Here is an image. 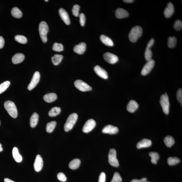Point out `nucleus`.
<instances>
[{
  "instance_id": "f257e3e1",
  "label": "nucleus",
  "mask_w": 182,
  "mask_h": 182,
  "mask_svg": "<svg viewBox=\"0 0 182 182\" xmlns=\"http://www.w3.org/2000/svg\"><path fill=\"white\" fill-rule=\"evenodd\" d=\"M143 33L142 27L137 25L132 29L129 35V39L131 42L135 43L141 36Z\"/></svg>"
},
{
  "instance_id": "f03ea898",
  "label": "nucleus",
  "mask_w": 182,
  "mask_h": 182,
  "mask_svg": "<svg viewBox=\"0 0 182 182\" xmlns=\"http://www.w3.org/2000/svg\"><path fill=\"white\" fill-rule=\"evenodd\" d=\"M5 108L9 114L13 118H15L18 116V111L15 105L13 102L10 101L5 102L4 104Z\"/></svg>"
},
{
  "instance_id": "7ed1b4c3",
  "label": "nucleus",
  "mask_w": 182,
  "mask_h": 182,
  "mask_svg": "<svg viewBox=\"0 0 182 182\" xmlns=\"http://www.w3.org/2000/svg\"><path fill=\"white\" fill-rule=\"evenodd\" d=\"M78 116L76 113H73L68 116L64 125V130L66 132L69 131L74 127L78 120Z\"/></svg>"
},
{
  "instance_id": "20e7f679",
  "label": "nucleus",
  "mask_w": 182,
  "mask_h": 182,
  "mask_svg": "<svg viewBox=\"0 0 182 182\" xmlns=\"http://www.w3.org/2000/svg\"><path fill=\"white\" fill-rule=\"evenodd\" d=\"M39 30L43 42L45 43L47 41V34L49 31V27L46 22L42 21L41 22L39 25Z\"/></svg>"
},
{
  "instance_id": "39448f33",
  "label": "nucleus",
  "mask_w": 182,
  "mask_h": 182,
  "mask_svg": "<svg viewBox=\"0 0 182 182\" xmlns=\"http://www.w3.org/2000/svg\"><path fill=\"white\" fill-rule=\"evenodd\" d=\"M159 102L163 112L165 114H168L169 112L170 103L168 96L166 93L161 96Z\"/></svg>"
},
{
  "instance_id": "423d86ee",
  "label": "nucleus",
  "mask_w": 182,
  "mask_h": 182,
  "mask_svg": "<svg viewBox=\"0 0 182 182\" xmlns=\"http://www.w3.org/2000/svg\"><path fill=\"white\" fill-rule=\"evenodd\" d=\"M116 150L114 149H111L110 150L108 154V161L111 166L116 167L119 166V163L116 157Z\"/></svg>"
},
{
  "instance_id": "0eeeda50",
  "label": "nucleus",
  "mask_w": 182,
  "mask_h": 182,
  "mask_svg": "<svg viewBox=\"0 0 182 182\" xmlns=\"http://www.w3.org/2000/svg\"><path fill=\"white\" fill-rule=\"evenodd\" d=\"M76 88L82 92H86L92 90V88L86 83L80 80H77L74 82Z\"/></svg>"
},
{
  "instance_id": "6e6552de",
  "label": "nucleus",
  "mask_w": 182,
  "mask_h": 182,
  "mask_svg": "<svg viewBox=\"0 0 182 182\" xmlns=\"http://www.w3.org/2000/svg\"><path fill=\"white\" fill-rule=\"evenodd\" d=\"M155 64V61L153 59H151L147 61V62L143 67L141 71V74L143 76L147 75L153 69Z\"/></svg>"
},
{
  "instance_id": "1a4fd4ad",
  "label": "nucleus",
  "mask_w": 182,
  "mask_h": 182,
  "mask_svg": "<svg viewBox=\"0 0 182 182\" xmlns=\"http://www.w3.org/2000/svg\"><path fill=\"white\" fill-rule=\"evenodd\" d=\"M104 59L110 64H114L118 62V57L116 55L110 52H106L103 55Z\"/></svg>"
},
{
  "instance_id": "9d476101",
  "label": "nucleus",
  "mask_w": 182,
  "mask_h": 182,
  "mask_svg": "<svg viewBox=\"0 0 182 182\" xmlns=\"http://www.w3.org/2000/svg\"><path fill=\"white\" fill-rule=\"evenodd\" d=\"M40 75L39 72L37 71L35 72L33 76L30 83L28 86V89L29 90H32L36 86L40 81Z\"/></svg>"
},
{
  "instance_id": "9b49d317",
  "label": "nucleus",
  "mask_w": 182,
  "mask_h": 182,
  "mask_svg": "<svg viewBox=\"0 0 182 182\" xmlns=\"http://www.w3.org/2000/svg\"><path fill=\"white\" fill-rule=\"evenodd\" d=\"M96 125V123L95 120L90 119L85 122L82 128V131L86 133L90 132L95 127Z\"/></svg>"
},
{
  "instance_id": "f8f14e48",
  "label": "nucleus",
  "mask_w": 182,
  "mask_h": 182,
  "mask_svg": "<svg viewBox=\"0 0 182 182\" xmlns=\"http://www.w3.org/2000/svg\"><path fill=\"white\" fill-rule=\"evenodd\" d=\"M155 41L153 38H152L150 40L149 42L147 45L146 48L145 49V52L144 56L145 60L147 61H148L151 59L152 57V52L150 49L152 46H153Z\"/></svg>"
},
{
  "instance_id": "ddd939ff",
  "label": "nucleus",
  "mask_w": 182,
  "mask_h": 182,
  "mask_svg": "<svg viewBox=\"0 0 182 182\" xmlns=\"http://www.w3.org/2000/svg\"><path fill=\"white\" fill-rule=\"evenodd\" d=\"M43 166V161L41 156L39 155L36 156L35 161L34 168L35 171L39 172L42 169Z\"/></svg>"
},
{
  "instance_id": "4468645a",
  "label": "nucleus",
  "mask_w": 182,
  "mask_h": 182,
  "mask_svg": "<svg viewBox=\"0 0 182 182\" xmlns=\"http://www.w3.org/2000/svg\"><path fill=\"white\" fill-rule=\"evenodd\" d=\"M94 70L96 74L100 77L105 79L108 78L107 72L101 66H96L94 67Z\"/></svg>"
},
{
  "instance_id": "2eb2a0df",
  "label": "nucleus",
  "mask_w": 182,
  "mask_h": 182,
  "mask_svg": "<svg viewBox=\"0 0 182 182\" xmlns=\"http://www.w3.org/2000/svg\"><path fill=\"white\" fill-rule=\"evenodd\" d=\"M119 131L118 128L111 125L106 126L102 130L103 133L109 134H115L118 133Z\"/></svg>"
},
{
  "instance_id": "dca6fc26",
  "label": "nucleus",
  "mask_w": 182,
  "mask_h": 182,
  "mask_svg": "<svg viewBox=\"0 0 182 182\" xmlns=\"http://www.w3.org/2000/svg\"><path fill=\"white\" fill-rule=\"evenodd\" d=\"M59 14L61 19L66 25H69L70 24V20L69 16L66 11L64 9L60 8L59 10Z\"/></svg>"
},
{
  "instance_id": "f3484780",
  "label": "nucleus",
  "mask_w": 182,
  "mask_h": 182,
  "mask_svg": "<svg viewBox=\"0 0 182 182\" xmlns=\"http://www.w3.org/2000/svg\"><path fill=\"white\" fill-rule=\"evenodd\" d=\"M86 50V44L84 42H81L79 44L77 45L73 48L75 53L79 54H82L85 52Z\"/></svg>"
},
{
  "instance_id": "a211bd4d",
  "label": "nucleus",
  "mask_w": 182,
  "mask_h": 182,
  "mask_svg": "<svg viewBox=\"0 0 182 182\" xmlns=\"http://www.w3.org/2000/svg\"><path fill=\"white\" fill-rule=\"evenodd\" d=\"M174 12V7L171 3H169L164 11V14L165 17L170 18L172 16Z\"/></svg>"
},
{
  "instance_id": "6ab92c4d",
  "label": "nucleus",
  "mask_w": 182,
  "mask_h": 182,
  "mask_svg": "<svg viewBox=\"0 0 182 182\" xmlns=\"http://www.w3.org/2000/svg\"><path fill=\"white\" fill-rule=\"evenodd\" d=\"M139 105L137 102L134 100H131L129 102L127 107V110L130 113H134L138 109Z\"/></svg>"
},
{
  "instance_id": "aec40b11",
  "label": "nucleus",
  "mask_w": 182,
  "mask_h": 182,
  "mask_svg": "<svg viewBox=\"0 0 182 182\" xmlns=\"http://www.w3.org/2000/svg\"><path fill=\"white\" fill-rule=\"evenodd\" d=\"M115 13L116 17L119 19L127 18L129 16L128 11L122 8L117 9Z\"/></svg>"
},
{
  "instance_id": "412c9836",
  "label": "nucleus",
  "mask_w": 182,
  "mask_h": 182,
  "mask_svg": "<svg viewBox=\"0 0 182 182\" xmlns=\"http://www.w3.org/2000/svg\"><path fill=\"white\" fill-rule=\"evenodd\" d=\"M152 145L151 141L149 139H144L139 141L137 144V147L138 149L143 148L149 147Z\"/></svg>"
},
{
  "instance_id": "4be33fe9",
  "label": "nucleus",
  "mask_w": 182,
  "mask_h": 182,
  "mask_svg": "<svg viewBox=\"0 0 182 182\" xmlns=\"http://www.w3.org/2000/svg\"><path fill=\"white\" fill-rule=\"evenodd\" d=\"M25 58V56L23 54L17 53L12 57V62L15 64H19V63L23 62Z\"/></svg>"
},
{
  "instance_id": "5701e85b",
  "label": "nucleus",
  "mask_w": 182,
  "mask_h": 182,
  "mask_svg": "<svg viewBox=\"0 0 182 182\" xmlns=\"http://www.w3.org/2000/svg\"><path fill=\"white\" fill-rule=\"evenodd\" d=\"M100 40L104 44L106 45L112 47L114 46V43L113 41L109 37L104 35H102L100 37Z\"/></svg>"
},
{
  "instance_id": "b1692460",
  "label": "nucleus",
  "mask_w": 182,
  "mask_h": 182,
  "mask_svg": "<svg viewBox=\"0 0 182 182\" xmlns=\"http://www.w3.org/2000/svg\"><path fill=\"white\" fill-rule=\"evenodd\" d=\"M57 98V94L54 93L47 94L45 95L43 97L44 101L48 103L54 102L56 100Z\"/></svg>"
},
{
  "instance_id": "393cba45",
  "label": "nucleus",
  "mask_w": 182,
  "mask_h": 182,
  "mask_svg": "<svg viewBox=\"0 0 182 182\" xmlns=\"http://www.w3.org/2000/svg\"><path fill=\"white\" fill-rule=\"evenodd\" d=\"M13 157L14 160L17 162L20 163L21 162L22 160V157L21 155H20L19 152L18 148L16 147H14L13 148L12 151Z\"/></svg>"
},
{
  "instance_id": "a878e982",
  "label": "nucleus",
  "mask_w": 182,
  "mask_h": 182,
  "mask_svg": "<svg viewBox=\"0 0 182 182\" xmlns=\"http://www.w3.org/2000/svg\"><path fill=\"white\" fill-rule=\"evenodd\" d=\"M39 118V115L37 113H33L31 117L30 121V124L31 128H34L36 127L38 123Z\"/></svg>"
},
{
  "instance_id": "bb28decb",
  "label": "nucleus",
  "mask_w": 182,
  "mask_h": 182,
  "mask_svg": "<svg viewBox=\"0 0 182 182\" xmlns=\"http://www.w3.org/2000/svg\"><path fill=\"white\" fill-rule=\"evenodd\" d=\"M80 164L81 161L79 159H74L70 161L69 164V167L71 169H76L79 168Z\"/></svg>"
},
{
  "instance_id": "cd10ccee",
  "label": "nucleus",
  "mask_w": 182,
  "mask_h": 182,
  "mask_svg": "<svg viewBox=\"0 0 182 182\" xmlns=\"http://www.w3.org/2000/svg\"><path fill=\"white\" fill-rule=\"evenodd\" d=\"M63 58V56L62 55L55 54L52 57V62L54 65L57 66L62 62Z\"/></svg>"
},
{
  "instance_id": "c85d7f7f",
  "label": "nucleus",
  "mask_w": 182,
  "mask_h": 182,
  "mask_svg": "<svg viewBox=\"0 0 182 182\" xmlns=\"http://www.w3.org/2000/svg\"><path fill=\"white\" fill-rule=\"evenodd\" d=\"M165 144L168 147H171L175 143V140L173 137L167 136L164 139Z\"/></svg>"
},
{
  "instance_id": "c756f323",
  "label": "nucleus",
  "mask_w": 182,
  "mask_h": 182,
  "mask_svg": "<svg viewBox=\"0 0 182 182\" xmlns=\"http://www.w3.org/2000/svg\"><path fill=\"white\" fill-rule=\"evenodd\" d=\"M11 13L12 16L16 18H21L22 16L21 11L17 7H13L11 10Z\"/></svg>"
},
{
  "instance_id": "7c9ffc66",
  "label": "nucleus",
  "mask_w": 182,
  "mask_h": 182,
  "mask_svg": "<svg viewBox=\"0 0 182 182\" xmlns=\"http://www.w3.org/2000/svg\"><path fill=\"white\" fill-rule=\"evenodd\" d=\"M61 110L60 107H55L52 108L49 111L48 115L50 117H55L60 114Z\"/></svg>"
},
{
  "instance_id": "2f4dec72",
  "label": "nucleus",
  "mask_w": 182,
  "mask_h": 182,
  "mask_svg": "<svg viewBox=\"0 0 182 182\" xmlns=\"http://www.w3.org/2000/svg\"><path fill=\"white\" fill-rule=\"evenodd\" d=\"M56 125V122L54 121L48 122L46 125V131L48 133H51L54 130Z\"/></svg>"
},
{
  "instance_id": "473e14b6",
  "label": "nucleus",
  "mask_w": 182,
  "mask_h": 182,
  "mask_svg": "<svg viewBox=\"0 0 182 182\" xmlns=\"http://www.w3.org/2000/svg\"><path fill=\"white\" fill-rule=\"evenodd\" d=\"M149 155L151 157V161L153 164H156L157 163V161L159 158V156L156 152H150L149 153Z\"/></svg>"
},
{
  "instance_id": "72a5a7b5",
  "label": "nucleus",
  "mask_w": 182,
  "mask_h": 182,
  "mask_svg": "<svg viewBox=\"0 0 182 182\" xmlns=\"http://www.w3.org/2000/svg\"><path fill=\"white\" fill-rule=\"evenodd\" d=\"M176 43H177V39L175 37H169L168 41V47L171 48H173L175 47Z\"/></svg>"
},
{
  "instance_id": "f704fd0d",
  "label": "nucleus",
  "mask_w": 182,
  "mask_h": 182,
  "mask_svg": "<svg viewBox=\"0 0 182 182\" xmlns=\"http://www.w3.org/2000/svg\"><path fill=\"white\" fill-rule=\"evenodd\" d=\"M167 162L169 165L173 166L179 163L180 162V160L177 157H170L168 158Z\"/></svg>"
},
{
  "instance_id": "c9c22d12",
  "label": "nucleus",
  "mask_w": 182,
  "mask_h": 182,
  "mask_svg": "<svg viewBox=\"0 0 182 182\" xmlns=\"http://www.w3.org/2000/svg\"><path fill=\"white\" fill-rule=\"evenodd\" d=\"M15 39L17 42L22 44H25L27 42V38L22 35H17L15 37Z\"/></svg>"
},
{
  "instance_id": "e433bc0d",
  "label": "nucleus",
  "mask_w": 182,
  "mask_h": 182,
  "mask_svg": "<svg viewBox=\"0 0 182 182\" xmlns=\"http://www.w3.org/2000/svg\"><path fill=\"white\" fill-rule=\"evenodd\" d=\"M10 84V82L8 81H5L0 84V94L6 90Z\"/></svg>"
},
{
  "instance_id": "4c0bfd02",
  "label": "nucleus",
  "mask_w": 182,
  "mask_h": 182,
  "mask_svg": "<svg viewBox=\"0 0 182 182\" xmlns=\"http://www.w3.org/2000/svg\"><path fill=\"white\" fill-rule=\"evenodd\" d=\"M64 46L60 43H55L53 44L52 49L53 51L56 52H61L64 50Z\"/></svg>"
},
{
  "instance_id": "58836bf2",
  "label": "nucleus",
  "mask_w": 182,
  "mask_h": 182,
  "mask_svg": "<svg viewBox=\"0 0 182 182\" xmlns=\"http://www.w3.org/2000/svg\"><path fill=\"white\" fill-rule=\"evenodd\" d=\"M80 9V7L78 5H74L73 8L72 9V12L74 16L76 17H78L79 16V11Z\"/></svg>"
},
{
  "instance_id": "ea45409f",
  "label": "nucleus",
  "mask_w": 182,
  "mask_h": 182,
  "mask_svg": "<svg viewBox=\"0 0 182 182\" xmlns=\"http://www.w3.org/2000/svg\"><path fill=\"white\" fill-rule=\"evenodd\" d=\"M122 181V179L120 174L118 172H116L114 173L111 182H121Z\"/></svg>"
},
{
  "instance_id": "a19ab883",
  "label": "nucleus",
  "mask_w": 182,
  "mask_h": 182,
  "mask_svg": "<svg viewBox=\"0 0 182 182\" xmlns=\"http://www.w3.org/2000/svg\"><path fill=\"white\" fill-rule=\"evenodd\" d=\"M173 27L174 29L177 31L181 30L182 28V22L179 20H176L174 22Z\"/></svg>"
},
{
  "instance_id": "79ce46f5",
  "label": "nucleus",
  "mask_w": 182,
  "mask_h": 182,
  "mask_svg": "<svg viewBox=\"0 0 182 182\" xmlns=\"http://www.w3.org/2000/svg\"><path fill=\"white\" fill-rule=\"evenodd\" d=\"M80 22L82 27H83L85 25V21H86V18L85 15L82 13L79 15Z\"/></svg>"
},
{
  "instance_id": "37998d69",
  "label": "nucleus",
  "mask_w": 182,
  "mask_h": 182,
  "mask_svg": "<svg viewBox=\"0 0 182 182\" xmlns=\"http://www.w3.org/2000/svg\"><path fill=\"white\" fill-rule=\"evenodd\" d=\"M57 177L59 181L62 182H65L67 179L65 174L62 173L60 172L57 174Z\"/></svg>"
},
{
  "instance_id": "c03bdc74",
  "label": "nucleus",
  "mask_w": 182,
  "mask_h": 182,
  "mask_svg": "<svg viewBox=\"0 0 182 182\" xmlns=\"http://www.w3.org/2000/svg\"><path fill=\"white\" fill-rule=\"evenodd\" d=\"M177 98L178 101L180 103H182V89H179L178 90L177 92Z\"/></svg>"
},
{
  "instance_id": "a18cd8bd",
  "label": "nucleus",
  "mask_w": 182,
  "mask_h": 182,
  "mask_svg": "<svg viewBox=\"0 0 182 182\" xmlns=\"http://www.w3.org/2000/svg\"><path fill=\"white\" fill-rule=\"evenodd\" d=\"M106 179V174L104 172H102L100 174L98 178V182H105Z\"/></svg>"
},
{
  "instance_id": "49530a36",
  "label": "nucleus",
  "mask_w": 182,
  "mask_h": 182,
  "mask_svg": "<svg viewBox=\"0 0 182 182\" xmlns=\"http://www.w3.org/2000/svg\"><path fill=\"white\" fill-rule=\"evenodd\" d=\"M147 180V178H143L139 180L138 179H134L132 180L131 182H144L146 181Z\"/></svg>"
},
{
  "instance_id": "de8ad7c7",
  "label": "nucleus",
  "mask_w": 182,
  "mask_h": 182,
  "mask_svg": "<svg viewBox=\"0 0 182 182\" xmlns=\"http://www.w3.org/2000/svg\"><path fill=\"white\" fill-rule=\"evenodd\" d=\"M5 40L3 37L0 36V49H1L4 46Z\"/></svg>"
},
{
  "instance_id": "09e8293b",
  "label": "nucleus",
  "mask_w": 182,
  "mask_h": 182,
  "mask_svg": "<svg viewBox=\"0 0 182 182\" xmlns=\"http://www.w3.org/2000/svg\"><path fill=\"white\" fill-rule=\"evenodd\" d=\"M4 181L5 182H15L12 180L8 179V178H5L4 179Z\"/></svg>"
},
{
  "instance_id": "8fccbe9b",
  "label": "nucleus",
  "mask_w": 182,
  "mask_h": 182,
  "mask_svg": "<svg viewBox=\"0 0 182 182\" xmlns=\"http://www.w3.org/2000/svg\"><path fill=\"white\" fill-rule=\"evenodd\" d=\"M123 1L126 3H131L133 2L134 1H133V0H124Z\"/></svg>"
},
{
  "instance_id": "3c124183",
  "label": "nucleus",
  "mask_w": 182,
  "mask_h": 182,
  "mask_svg": "<svg viewBox=\"0 0 182 182\" xmlns=\"http://www.w3.org/2000/svg\"><path fill=\"white\" fill-rule=\"evenodd\" d=\"M3 148L2 147V145L0 143V152L2 151Z\"/></svg>"
},
{
  "instance_id": "603ef678",
  "label": "nucleus",
  "mask_w": 182,
  "mask_h": 182,
  "mask_svg": "<svg viewBox=\"0 0 182 182\" xmlns=\"http://www.w3.org/2000/svg\"><path fill=\"white\" fill-rule=\"evenodd\" d=\"M45 1H46V2H47L48 1V0H45Z\"/></svg>"
},
{
  "instance_id": "864d4df0",
  "label": "nucleus",
  "mask_w": 182,
  "mask_h": 182,
  "mask_svg": "<svg viewBox=\"0 0 182 182\" xmlns=\"http://www.w3.org/2000/svg\"><path fill=\"white\" fill-rule=\"evenodd\" d=\"M149 182V181H145V182Z\"/></svg>"
},
{
  "instance_id": "5fc2aeb1",
  "label": "nucleus",
  "mask_w": 182,
  "mask_h": 182,
  "mask_svg": "<svg viewBox=\"0 0 182 182\" xmlns=\"http://www.w3.org/2000/svg\"><path fill=\"white\" fill-rule=\"evenodd\" d=\"M0 124H1V122H0Z\"/></svg>"
}]
</instances>
